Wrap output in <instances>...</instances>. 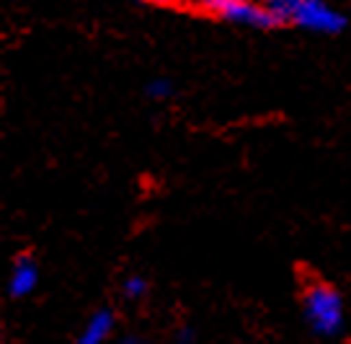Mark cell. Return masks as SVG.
Returning <instances> with one entry per match:
<instances>
[{
    "instance_id": "cell-1",
    "label": "cell",
    "mask_w": 351,
    "mask_h": 344,
    "mask_svg": "<svg viewBox=\"0 0 351 344\" xmlns=\"http://www.w3.org/2000/svg\"><path fill=\"white\" fill-rule=\"evenodd\" d=\"M302 316L307 329L320 339H336L346 329V303L339 288L313 279L302 290Z\"/></svg>"
},
{
    "instance_id": "cell-2",
    "label": "cell",
    "mask_w": 351,
    "mask_h": 344,
    "mask_svg": "<svg viewBox=\"0 0 351 344\" xmlns=\"http://www.w3.org/2000/svg\"><path fill=\"white\" fill-rule=\"evenodd\" d=\"M295 21L300 23V26L310 29V32L333 34L343 29L346 19H343L336 8H330L326 0H302V5H300L295 13Z\"/></svg>"
},
{
    "instance_id": "cell-3",
    "label": "cell",
    "mask_w": 351,
    "mask_h": 344,
    "mask_svg": "<svg viewBox=\"0 0 351 344\" xmlns=\"http://www.w3.org/2000/svg\"><path fill=\"white\" fill-rule=\"evenodd\" d=\"M39 288V264L32 254H19L13 259L11 275H8V295L13 300L29 298Z\"/></svg>"
},
{
    "instance_id": "cell-4",
    "label": "cell",
    "mask_w": 351,
    "mask_h": 344,
    "mask_svg": "<svg viewBox=\"0 0 351 344\" xmlns=\"http://www.w3.org/2000/svg\"><path fill=\"white\" fill-rule=\"evenodd\" d=\"M222 16L235 23H243V26H256V29H266V26L276 23L274 13L263 3H253V0H232Z\"/></svg>"
},
{
    "instance_id": "cell-5",
    "label": "cell",
    "mask_w": 351,
    "mask_h": 344,
    "mask_svg": "<svg viewBox=\"0 0 351 344\" xmlns=\"http://www.w3.org/2000/svg\"><path fill=\"white\" fill-rule=\"evenodd\" d=\"M117 326V316L111 308H99V311L90 313V319L86 321L83 332L77 334L75 344H106L114 334Z\"/></svg>"
},
{
    "instance_id": "cell-6",
    "label": "cell",
    "mask_w": 351,
    "mask_h": 344,
    "mask_svg": "<svg viewBox=\"0 0 351 344\" xmlns=\"http://www.w3.org/2000/svg\"><path fill=\"white\" fill-rule=\"evenodd\" d=\"M147 290H150V285H147V279L143 275H130L121 282V295L127 300H143L147 295Z\"/></svg>"
},
{
    "instance_id": "cell-7",
    "label": "cell",
    "mask_w": 351,
    "mask_h": 344,
    "mask_svg": "<svg viewBox=\"0 0 351 344\" xmlns=\"http://www.w3.org/2000/svg\"><path fill=\"white\" fill-rule=\"evenodd\" d=\"M269 11L274 13L276 21H285V19H295L297 8L302 5V0H261Z\"/></svg>"
},
{
    "instance_id": "cell-8",
    "label": "cell",
    "mask_w": 351,
    "mask_h": 344,
    "mask_svg": "<svg viewBox=\"0 0 351 344\" xmlns=\"http://www.w3.org/2000/svg\"><path fill=\"white\" fill-rule=\"evenodd\" d=\"M147 93H150L153 99H165V96H171V83H165V80H155L153 86L147 89Z\"/></svg>"
},
{
    "instance_id": "cell-9",
    "label": "cell",
    "mask_w": 351,
    "mask_h": 344,
    "mask_svg": "<svg viewBox=\"0 0 351 344\" xmlns=\"http://www.w3.org/2000/svg\"><path fill=\"white\" fill-rule=\"evenodd\" d=\"M194 339H197V332L191 326H181L176 332V344H194Z\"/></svg>"
},
{
    "instance_id": "cell-10",
    "label": "cell",
    "mask_w": 351,
    "mask_h": 344,
    "mask_svg": "<svg viewBox=\"0 0 351 344\" xmlns=\"http://www.w3.org/2000/svg\"><path fill=\"white\" fill-rule=\"evenodd\" d=\"M204 8H209V11H219V13H225V8L230 5L232 0H199Z\"/></svg>"
},
{
    "instance_id": "cell-11",
    "label": "cell",
    "mask_w": 351,
    "mask_h": 344,
    "mask_svg": "<svg viewBox=\"0 0 351 344\" xmlns=\"http://www.w3.org/2000/svg\"><path fill=\"white\" fill-rule=\"evenodd\" d=\"M119 344H145L143 339H137V336H127L124 342H119Z\"/></svg>"
},
{
    "instance_id": "cell-12",
    "label": "cell",
    "mask_w": 351,
    "mask_h": 344,
    "mask_svg": "<svg viewBox=\"0 0 351 344\" xmlns=\"http://www.w3.org/2000/svg\"><path fill=\"white\" fill-rule=\"evenodd\" d=\"M153 3H165V5H173V3H184V0H153Z\"/></svg>"
}]
</instances>
